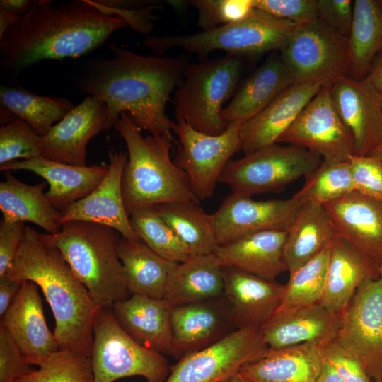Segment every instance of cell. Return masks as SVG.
<instances>
[{
    "mask_svg": "<svg viewBox=\"0 0 382 382\" xmlns=\"http://www.w3.org/2000/svg\"><path fill=\"white\" fill-rule=\"evenodd\" d=\"M112 56L96 62L80 82L83 92L107 107L108 129L126 112L141 129L172 135L166 105L190 63L189 55L144 56L112 43Z\"/></svg>",
    "mask_w": 382,
    "mask_h": 382,
    "instance_id": "1",
    "label": "cell"
},
{
    "mask_svg": "<svg viewBox=\"0 0 382 382\" xmlns=\"http://www.w3.org/2000/svg\"><path fill=\"white\" fill-rule=\"evenodd\" d=\"M127 26L124 18L101 11L91 0H74L59 7H52L50 0L34 1L0 38L1 65L17 72L41 61L76 58Z\"/></svg>",
    "mask_w": 382,
    "mask_h": 382,
    "instance_id": "2",
    "label": "cell"
},
{
    "mask_svg": "<svg viewBox=\"0 0 382 382\" xmlns=\"http://www.w3.org/2000/svg\"><path fill=\"white\" fill-rule=\"evenodd\" d=\"M6 276L34 282L50 306L60 349L91 357L93 325L100 308L77 278L60 250L42 233L25 226L23 238Z\"/></svg>",
    "mask_w": 382,
    "mask_h": 382,
    "instance_id": "3",
    "label": "cell"
},
{
    "mask_svg": "<svg viewBox=\"0 0 382 382\" xmlns=\"http://www.w3.org/2000/svg\"><path fill=\"white\" fill-rule=\"evenodd\" d=\"M114 127L127 149L122 192L129 216L140 208L184 202L199 203L187 173L170 157L172 135L144 137L126 112L120 115Z\"/></svg>",
    "mask_w": 382,
    "mask_h": 382,
    "instance_id": "4",
    "label": "cell"
},
{
    "mask_svg": "<svg viewBox=\"0 0 382 382\" xmlns=\"http://www.w3.org/2000/svg\"><path fill=\"white\" fill-rule=\"evenodd\" d=\"M47 235L97 306L112 308L130 296L118 255L122 237L116 230L96 223L71 221L63 224L58 233Z\"/></svg>",
    "mask_w": 382,
    "mask_h": 382,
    "instance_id": "5",
    "label": "cell"
},
{
    "mask_svg": "<svg viewBox=\"0 0 382 382\" xmlns=\"http://www.w3.org/2000/svg\"><path fill=\"white\" fill-rule=\"evenodd\" d=\"M299 24L255 8L246 19L189 35L149 36L142 44L156 56L175 47L199 57L221 50L231 55L255 57L280 50Z\"/></svg>",
    "mask_w": 382,
    "mask_h": 382,
    "instance_id": "6",
    "label": "cell"
},
{
    "mask_svg": "<svg viewBox=\"0 0 382 382\" xmlns=\"http://www.w3.org/2000/svg\"><path fill=\"white\" fill-rule=\"evenodd\" d=\"M243 67L241 57L229 54L190 63L174 91L175 119L207 134L225 132L223 105L238 89Z\"/></svg>",
    "mask_w": 382,
    "mask_h": 382,
    "instance_id": "7",
    "label": "cell"
},
{
    "mask_svg": "<svg viewBox=\"0 0 382 382\" xmlns=\"http://www.w3.org/2000/svg\"><path fill=\"white\" fill-rule=\"evenodd\" d=\"M91 361L93 382H114L141 376L147 382H164L169 373L163 354L132 338L116 320L112 308H100L93 325Z\"/></svg>",
    "mask_w": 382,
    "mask_h": 382,
    "instance_id": "8",
    "label": "cell"
},
{
    "mask_svg": "<svg viewBox=\"0 0 382 382\" xmlns=\"http://www.w3.org/2000/svg\"><path fill=\"white\" fill-rule=\"evenodd\" d=\"M322 161L320 156L306 149L276 143L241 158L231 159L219 183L228 185L232 193L249 197L277 192L301 177H308Z\"/></svg>",
    "mask_w": 382,
    "mask_h": 382,
    "instance_id": "9",
    "label": "cell"
},
{
    "mask_svg": "<svg viewBox=\"0 0 382 382\" xmlns=\"http://www.w3.org/2000/svg\"><path fill=\"white\" fill-rule=\"evenodd\" d=\"M279 52L294 83L347 76V37L318 18L299 24Z\"/></svg>",
    "mask_w": 382,
    "mask_h": 382,
    "instance_id": "10",
    "label": "cell"
},
{
    "mask_svg": "<svg viewBox=\"0 0 382 382\" xmlns=\"http://www.w3.org/2000/svg\"><path fill=\"white\" fill-rule=\"evenodd\" d=\"M178 137L175 163L184 170L199 200L209 198L231 157L241 150L240 129L243 123L228 125L222 134H207L195 129L183 120L175 122Z\"/></svg>",
    "mask_w": 382,
    "mask_h": 382,
    "instance_id": "11",
    "label": "cell"
},
{
    "mask_svg": "<svg viewBox=\"0 0 382 382\" xmlns=\"http://www.w3.org/2000/svg\"><path fill=\"white\" fill-rule=\"evenodd\" d=\"M267 349L260 328H240L180 359L164 382H221L262 357Z\"/></svg>",
    "mask_w": 382,
    "mask_h": 382,
    "instance_id": "12",
    "label": "cell"
},
{
    "mask_svg": "<svg viewBox=\"0 0 382 382\" xmlns=\"http://www.w3.org/2000/svg\"><path fill=\"white\" fill-rule=\"evenodd\" d=\"M341 319L335 340L359 360L373 382H382V274L361 284Z\"/></svg>",
    "mask_w": 382,
    "mask_h": 382,
    "instance_id": "13",
    "label": "cell"
},
{
    "mask_svg": "<svg viewBox=\"0 0 382 382\" xmlns=\"http://www.w3.org/2000/svg\"><path fill=\"white\" fill-rule=\"evenodd\" d=\"M277 143L306 149L323 161L350 159L353 156V139L335 106L331 82L321 88Z\"/></svg>",
    "mask_w": 382,
    "mask_h": 382,
    "instance_id": "14",
    "label": "cell"
},
{
    "mask_svg": "<svg viewBox=\"0 0 382 382\" xmlns=\"http://www.w3.org/2000/svg\"><path fill=\"white\" fill-rule=\"evenodd\" d=\"M301 204L287 199L255 200L231 193L212 214L218 245L265 231H287Z\"/></svg>",
    "mask_w": 382,
    "mask_h": 382,
    "instance_id": "15",
    "label": "cell"
},
{
    "mask_svg": "<svg viewBox=\"0 0 382 382\" xmlns=\"http://www.w3.org/2000/svg\"><path fill=\"white\" fill-rule=\"evenodd\" d=\"M337 111L353 139V155L369 156L382 146L381 94L365 78L348 76L331 82Z\"/></svg>",
    "mask_w": 382,
    "mask_h": 382,
    "instance_id": "16",
    "label": "cell"
},
{
    "mask_svg": "<svg viewBox=\"0 0 382 382\" xmlns=\"http://www.w3.org/2000/svg\"><path fill=\"white\" fill-rule=\"evenodd\" d=\"M108 129L106 105L88 95L40 139L41 156L74 166H86L89 141Z\"/></svg>",
    "mask_w": 382,
    "mask_h": 382,
    "instance_id": "17",
    "label": "cell"
},
{
    "mask_svg": "<svg viewBox=\"0 0 382 382\" xmlns=\"http://www.w3.org/2000/svg\"><path fill=\"white\" fill-rule=\"evenodd\" d=\"M127 157V152L109 151L106 175L89 195L62 212V224L71 221L96 223L116 230L125 239L140 241L132 227L122 197V177Z\"/></svg>",
    "mask_w": 382,
    "mask_h": 382,
    "instance_id": "18",
    "label": "cell"
},
{
    "mask_svg": "<svg viewBox=\"0 0 382 382\" xmlns=\"http://www.w3.org/2000/svg\"><path fill=\"white\" fill-rule=\"evenodd\" d=\"M170 318L173 357L178 359L221 339L235 330L231 327L237 328L224 296L173 307Z\"/></svg>",
    "mask_w": 382,
    "mask_h": 382,
    "instance_id": "19",
    "label": "cell"
},
{
    "mask_svg": "<svg viewBox=\"0 0 382 382\" xmlns=\"http://www.w3.org/2000/svg\"><path fill=\"white\" fill-rule=\"evenodd\" d=\"M38 288L33 282H23L0 322L30 365H37L59 349L47 325Z\"/></svg>",
    "mask_w": 382,
    "mask_h": 382,
    "instance_id": "20",
    "label": "cell"
},
{
    "mask_svg": "<svg viewBox=\"0 0 382 382\" xmlns=\"http://www.w3.org/2000/svg\"><path fill=\"white\" fill-rule=\"evenodd\" d=\"M323 205L336 235L381 266L382 202L354 190Z\"/></svg>",
    "mask_w": 382,
    "mask_h": 382,
    "instance_id": "21",
    "label": "cell"
},
{
    "mask_svg": "<svg viewBox=\"0 0 382 382\" xmlns=\"http://www.w3.org/2000/svg\"><path fill=\"white\" fill-rule=\"evenodd\" d=\"M325 84L320 81L293 83L263 110L243 123L240 136L244 154H248L277 143Z\"/></svg>",
    "mask_w": 382,
    "mask_h": 382,
    "instance_id": "22",
    "label": "cell"
},
{
    "mask_svg": "<svg viewBox=\"0 0 382 382\" xmlns=\"http://www.w3.org/2000/svg\"><path fill=\"white\" fill-rule=\"evenodd\" d=\"M0 170H28L42 177L49 185L45 192L47 199L55 209L63 212L98 187L106 175L108 166H74L38 156L11 161L1 165Z\"/></svg>",
    "mask_w": 382,
    "mask_h": 382,
    "instance_id": "23",
    "label": "cell"
},
{
    "mask_svg": "<svg viewBox=\"0 0 382 382\" xmlns=\"http://www.w3.org/2000/svg\"><path fill=\"white\" fill-rule=\"evenodd\" d=\"M341 322V314L331 313L318 303L277 310L260 329L268 348L278 349L335 340Z\"/></svg>",
    "mask_w": 382,
    "mask_h": 382,
    "instance_id": "24",
    "label": "cell"
},
{
    "mask_svg": "<svg viewBox=\"0 0 382 382\" xmlns=\"http://www.w3.org/2000/svg\"><path fill=\"white\" fill-rule=\"evenodd\" d=\"M224 296L238 328L263 325L282 304L284 285L228 267H222Z\"/></svg>",
    "mask_w": 382,
    "mask_h": 382,
    "instance_id": "25",
    "label": "cell"
},
{
    "mask_svg": "<svg viewBox=\"0 0 382 382\" xmlns=\"http://www.w3.org/2000/svg\"><path fill=\"white\" fill-rule=\"evenodd\" d=\"M381 276V266L342 238L330 245L323 295L319 302L330 312L341 314L357 288Z\"/></svg>",
    "mask_w": 382,
    "mask_h": 382,
    "instance_id": "26",
    "label": "cell"
},
{
    "mask_svg": "<svg viewBox=\"0 0 382 382\" xmlns=\"http://www.w3.org/2000/svg\"><path fill=\"white\" fill-rule=\"evenodd\" d=\"M171 307L163 299L130 295L112 306L121 328L141 346L173 356Z\"/></svg>",
    "mask_w": 382,
    "mask_h": 382,
    "instance_id": "27",
    "label": "cell"
},
{
    "mask_svg": "<svg viewBox=\"0 0 382 382\" xmlns=\"http://www.w3.org/2000/svg\"><path fill=\"white\" fill-rule=\"evenodd\" d=\"M286 231H265L219 245L214 253L222 267L275 281L287 270L283 259Z\"/></svg>",
    "mask_w": 382,
    "mask_h": 382,
    "instance_id": "28",
    "label": "cell"
},
{
    "mask_svg": "<svg viewBox=\"0 0 382 382\" xmlns=\"http://www.w3.org/2000/svg\"><path fill=\"white\" fill-rule=\"evenodd\" d=\"M323 364L320 344L305 342L267 350L238 373L251 382H318Z\"/></svg>",
    "mask_w": 382,
    "mask_h": 382,
    "instance_id": "29",
    "label": "cell"
},
{
    "mask_svg": "<svg viewBox=\"0 0 382 382\" xmlns=\"http://www.w3.org/2000/svg\"><path fill=\"white\" fill-rule=\"evenodd\" d=\"M294 83L280 54H272L238 88L224 108L222 117L228 125L244 123L263 110Z\"/></svg>",
    "mask_w": 382,
    "mask_h": 382,
    "instance_id": "30",
    "label": "cell"
},
{
    "mask_svg": "<svg viewBox=\"0 0 382 382\" xmlns=\"http://www.w3.org/2000/svg\"><path fill=\"white\" fill-rule=\"evenodd\" d=\"M222 266L214 253L190 255L170 272L163 299L171 307L224 296Z\"/></svg>",
    "mask_w": 382,
    "mask_h": 382,
    "instance_id": "31",
    "label": "cell"
},
{
    "mask_svg": "<svg viewBox=\"0 0 382 382\" xmlns=\"http://www.w3.org/2000/svg\"><path fill=\"white\" fill-rule=\"evenodd\" d=\"M336 236L323 204L316 202L303 204L286 231L283 247V259L289 274L329 247Z\"/></svg>",
    "mask_w": 382,
    "mask_h": 382,
    "instance_id": "32",
    "label": "cell"
},
{
    "mask_svg": "<svg viewBox=\"0 0 382 382\" xmlns=\"http://www.w3.org/2000/svg\"><path fill=\"white\" fill-rule=\"evenodd\" d=\"M46 182L28 185L6 171L0 183V209L3 219L10 222L33 223L50 234L58 233L62 227V212L55 209L44 189Z\"/></svg>",
    "mask_w": 382,
    "mask_h": 382,
    "instance_id": "33",
    "label": "cell"
},
{
    "mask_svg": "<svg viewBox=\"0 0 382 382\" xmlns=\"http://www.w3.org/2000/svg\"><path fill=\"white\" fill-rule=\"evenodd\" d=\"M118 255L129 295L163 299L169 274L178 262L162 257L141 241L122 237Z\"/></svg>",
    "mask_w": 382,
    "mask_h": 382,
    "instance_id": "34",
    "label": "cell"
},
{
    "mask_svg": "<svg viewBox=\"0 0 382 382\" xmlns=\"http://www.w3.org/2000/svg\"><path fill=\"white\" fill-rule=\"evenodd\" d=\"M347 76L362 80L382 51V6L377 0H355L347 37Z\"/></svg>",
    "mask_w": 382,
    "mask_h": 382,
    "instance_id": "35",
    "label": "cell"
},
{
    "mask_svg": "<svg viewBox=\"0 0 382 382\" xmlns=\"http://www.w3.org/2000/svg\"><path fill=\"white\" fill-rule=\"evenodd\" d=\"M1 122H11L8 115L25 121L42 137L75 105L66 98L37 95L21 87L1 85ZM3 124V125H4Z\"/></svg>",
    "mask_w": 382,
    "mask_h": 382,
    "instance_id": "36",
    "label": "cell"
},
{
    "mask_svg": "<svg viewBox=\"0 0 382 382\" xmlns=\"http://www.w3.org/2000/svg\"><path fill=\"white\" fill-rule=\"evenodd\" d=\"M154 207L187 247L190 255L214 253L219 245L212 214L199 203L176 202Z\"/></svg>",
    "mask_w": 382,
    "mask_h": 382,
    "instance_id": "37",
    "label": "cell"
},
{
    "mask_svg": "<svg viewBox=\"0 0 382 382\" xmlns=\"http://www.w3.org/2000/svg\"><path fill=\"white\" fill-rule=\"evenodd\" d=\"M129 221L139 240L162 257L180 262L190 256L187 247L154 207L132 211Z\"/></svg>",
    "mask_w": 382,
    "mask_h": 382,
    "instance_id": "38",
    "label": "cell"
},
{
    "mask_svg": "<svg viewBox=\"0 0 382 382\" xmlns=\"http://www.w3.org/2000/svg\"><path fill=\"white\" fill-rule=\"evenodd\" d=\"M291 197L301 204H325L354 190L349 162L323 161Z\"/></svg>",
    "mask_w": 382,
    "mask_h": 382,
    "instance_id": "39",
    "label": "cell"
},
{
    "mask_svg": "<svg viewBox=\"0 0 382 382\" xmlns=\"http://www.w3.org/2000/svg\"><path fill=\"white\" fill-rule=\"evenodd\" d=\"M330 247L296 272L289 274V281L284 284L282 304L278 310L320 302L325 286Z\"/></svg>",
    "mask_w": 382,
    "mask_h": 382,
    "instance_id": "40",
    "label": "cell"
},
{
    "mask_svg": "<svg viewBox=\"0 0 382 382\" xmlns=\"http://www.w3.org/2000/svg\"><path fill=\"white\" fill-rule=\"evenodd\" d=\"M37 366L16 382H93L91 357L79 352L59 349Z\"/></svg>",
    "mask_w": 382,
    "mask_h": 382,
    "instance_id": "41",
    "label": "cell"
},
{
    "mask_svg": "<svg viewBox=\"0 0 382 382\" xmlns=\"http://www.w3.org/2000/svg\"><path fill=\"white\" fill-rule=\"evenodd\" d=\"M40 139L24 120L16 118L0 128V166L18 158L30 160L41 156Z\"/></svg>",
    "mask_w": 382,
    "mask_h": 382,
    "instance_id": "42",
    "label": "cell"
},
{
    "mask_svg": "<svg viewBox=\"0 0 382 382\" xmlns=\"http://www.w3.org/2000/svg\"><path fill=\"white\" fill-rule=\"evenodd\" d=\"M197 8V25L202 31L234 23L248 18L254 9L253 0H192Z\"/></svg>",
    "mask_w": 382,
    "mask_h": 382,
    "instance_id": "43",
    "label": "cell"
},
{
    "mask_svg": "<svg viewBox=\"0 0 382 382\" xmlns=\"http://www.w3.org/2000/svg\"><path fill=\"white\" fill-rule=\"evenodd\" d=\"M354 190L382 202V162L375 156L349 160Z\"/></svg>",
    "mask_w": 382,
    "mask_h": 382,
    "instance_id": "44",
    "label": "cell"
},
{
    "mask_svg": "<svg viewBox=\"0 0 382 382\" xmlns=\"http://www.w3.org/2000/svg\"><path fill=\"white\" fill-rule=\"evenodd\" d=\"M320 352L345 382H373L359 360L336 340L320 344Z\"/></svg>",
    "mask_w": 382,
    "mask_h": 382,
    "instance_id": "45",
    "label": "cell"
},
{
    "mask_svg": "<svg viewBox=\"0 0 382 382\" xmlns=\"http://www.w3.org/2000/svg\"><path fill=\"white\" fill-rule=\"evenodd\" d=\"M91 3L101 11L111 16L124 18L135 31L149 34L154 28L153 21L156 17L152 11L156 7L149 5L145 7H133L138 3L117 1H91Z\"/></svg>",
    "mask_w": 382,
    "mask_h": 382,
    "instance_id": "46",
    "label": "cell"
},
{
    "mask_svg": "<svg viewBox=\"0 0 382 382\" xmlns=\"http://www.w3.org/2000/svg\"><path fill=\"white\" fill-rule=\"evenodd\" d=\"M255 8L298 24L317 18V0H253Z\"/></svg>",
    "mask_w": 382,
    "mask_h": 382,
    "instance_id": "47",
    "label": "cell"
},
{
    "mask_svg": "<svg viewBox=\"0 0 382 382\" xmlns=\"http://www.w3.org/2000/svg\"><path fill=\"white\" fill-rule=\"evenodd\" d=\"M23 357L16 344L0 324V382H16L33 369Z\"/></svg>",
    "mask_w": 382,
    "mask_h": 382,
    "instance_id": "48",
    "label": "cell"
},
{
    "mask_svg": "<svg viewBox=\"0 0 382 382\" xmlns=\"http://www.w3.org/2000/svg\"><path fill=\"white\" fill-rule=\"evenodd\" d=\"M353 11L354 1L351 0H317V18L347 37Z\"/></svg>",
    "mask_w": 382,
    "mask_h": 382,
    "instance_id": "49",
    "label": "cell"
},
{
    "mask_svg": "<svg viewBox=\"0 0 382 382\" xmlns=\"http://www.w3.org/2000/svg\"><path fill=\"white\" fill-rule=\"evenodd\" d=\"M24 222H10L2 219L0 224V278L8 273L21 245Z\"/></svg>",
    "mask_w": 382,
    "mask_h": 382,
    "instance_id": "50",
    "label": "cell"
},
{
    "mask_svg": "<svg viewBox=\"0 0 382 382\" xmlns=\"http://www.w3.org/2000/svg\"><path fill=\"white\" fill-rule=\"evenodd\" d=\"M21 284L8 276L0 278V318L3 316L11 306L21 288Z\"/></svg>",
    "mask_w": 382,
    "mask_h": 382,
    "instance_id": "51",
    "label": "cell"
},
{
    "mask_svg": "<svg viewBox=\"0 0 382 382\" xmlns=\"http://www.w3.org/2000/svg\"><path fill=\"white\" fill-rule=\"evenodd\" d=\"M34 1L30 0H1L0 8L23 16L32 7Z\"/></svg>",
    "mask_w": 382,
    "mask_h": 382,
    "instance_id": "52",
    "label": "cell"
},
{
    "mask_svg": "<svg viewBox=\"0 0 382 382\" xmlns=\"http://www.w3.org/2000/svg\"><path fill=\"white\" fill-rule=\"evenodd\" d=\"M366 78L374 88L382 94V51L375 58Z\"/></svg>",
    "mask_w": 382,
    "mask_h": 382,
    "instance_id": "53",
    "label": "cell"
},
{
    "mask_svg": "<svg viewBox=\"0 0 382 382\" xmlns=\"http://www.w3.org/2000/svg\"><path fill=\"white\" fill-rule=\"evenodd\" d=\"M22 16L0 8V38L15 25Z\"/></svg>",
    "mask_w": 382,
    "mask_h": 382,
    "instance_id": "54",
    "label": "cell"
},
{
    "mask_svg": "<svg viewBox=\"0 0 382 382\" xmlns=\"http://www.w3.org/2000/svg\"><path fill=\"white\" fill-rule=\"evenodd\" d=\"M318 382H345L336 372L334 368L323 361L320 375Z\"/></svg>",
    "mask_w": 382,
    "mask_h": 382,
    "instance_id": "55",
    "label": "cell"
},
{
    "mask_svg": "<svg viewBox=\"0 0 382 382\" xmlns=\"http://www.w3.org/2000/svg\"><path fill=\"white\" fill-rule=\"evenodd\" d=\"M221 382H251L242 376L238 372L236 373Z\"/></svg>",
    "mask_w": 382,
    "mask_h": 382,
    "instance_id": "56",
    "label": "cell"
},
{
    "mask_svg": "<svg viewBox=\"0 0 382 382\" xmlns=\"http://www.w3.org/2000/svg\"><path fill=\"white\" fill-rule=\"evenodd\" d=\"M373 156H376L377 158H378L382 162V146L381 147L377 150L376 152H374L373 154H371Z\"/></svg>",
    "mask_w": 382,
    "mask_h": 382,
    "instance_id": "57",
    "label": "cell"
},
{
    "mask_svg": "<svg viewBox=\"0 0 382 382\" xmlns=\"http://www.w3.org/2000/svg\"><path fill=\"white\" fill-rule=\"evenodd\" d=\"M381 274H382V264L381 265Z\"/></svg>",
    "mask_w": 382,
    "mask_h": 382,
    "instance_id": "58",
    "label": "cell"
},
{
    "mask_svg": "<svg viewBox=\"0 0 382 382\" xmlns=\"http://www.w3.org/2000/svg\"><path fill=\"white\" fill-rule=\"evenodd\" d=\"M379 1H380L381 4L382 6V0H379Z\"/></svg>",
    "mask_w": 382,
    "mask_h": 382,
    "instance_id": "59",
    "label": "cell"
},
{
    "mask_svg": "<svg viewBox=\"0 0 382 382\" xmlns=\"http://www.w3.org/2000/svg\"><path fill=\"white\" fill-rule=\"evenodd\" d=\"M381 101H382V94H381Z\"/></svg>",
    "mask_w": 382,
    "mask_h": 382,
    "instance_id": "60",
    "label": "cell"
}]
</instances>
